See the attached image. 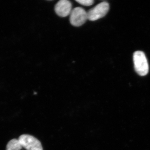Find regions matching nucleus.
Listing matches in <instances>:
<instances>
[{"label": "nucleus", "mask_w": 150, "mask_h": 150, "mask_svg": "<svg viewBox=\"0 0 150 150\" xmlns=\"http://www.w3.org/2000/svg\"><path fill=\"white\" fill-rule=\"evenodd\" d=\"M6 150H43L40 141L29 134H23L18 139L10 140Z\"/></svg>", "instance_id": "obj_1"}, {"label": "nucleus", "mask_w": 150, "mask_h": 150, "mask_svg": "<svg viewBox=\"0 0 150 150\" xmlns=\"http://www.w3.org/2000/svg\"><path fill=\"white\" fill-rule=\"evenodd\" d=\"M133 59L134 68L138 74L145 76L149 71V66L147 59L144 52L142 51H136L134 53Z\"/></svg>", "instance_id": "obj_2"}, {"label": "nucleus", "mask_w": 150, "mask_h": 150, "mask_svg": "<svg viewBox=\"0 0 150 150\" xmlns=\"http://www.w3.org/2000/svg\"><path fill=\"white\" fill-rule=\"evenodd\" d=\"M109 10V5L107 2L99 3L87 12L88 19L95 21L105 16Z\"/></svg>", "instance_id": "obj_3"}, {"label": "nucleus", "mask_w": 150, "mask_h": 150, "mask_svg": "<svg viewBox=\"0 0 150 150\" xmlns=\"http://www.w3.org/2000/svg\"><path fill=\"white\" fill-rule=\"evenodd\" d=\"M70 22L73 26L79 27L85 23L88 19L87 12L82 8H75L70 13Z\"/></svg>", "instance_id": "obj_4"}, {"label": "nucleus", "mask_w": 150, "mask_h": 150, "mask_svg": "<svg viewBox=\"0 0 150 150\" xmlns=\"http://www.w3.org/2000/svg\"><path fill=\"white\" fill-rule=\"evenodd\" d=\"M71 3L68 0H60L55 6V11L59 16L65 17L70 14L72 10Z\"/></svg>", "instance_id": "obj_5"}, {"label": "nucleus", "mask_w": 150, "mask_h": 150, "mask_svg": "<svg viewBox=\"0 0 150 150\" xmlns=\"http://www.w3.org/2000/svg\"><path fill=\"white\" fill-rule=\"evenodd\" d=\"M77 2L84 6H89L92 5L94 3V1L93 0H77L76 1Z\"/></svg>", "instance_id": "obj_6"}]
</instances>
